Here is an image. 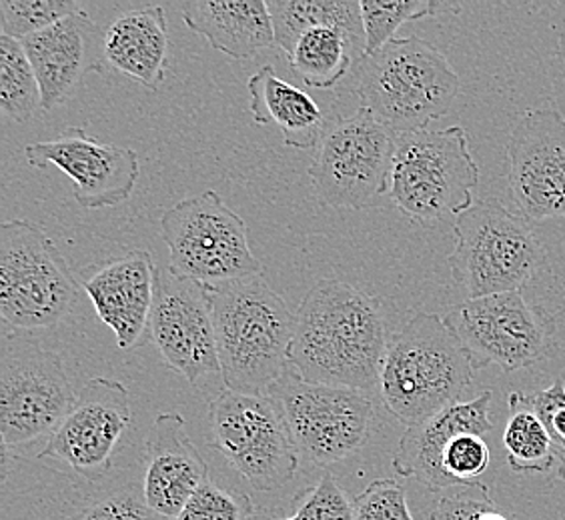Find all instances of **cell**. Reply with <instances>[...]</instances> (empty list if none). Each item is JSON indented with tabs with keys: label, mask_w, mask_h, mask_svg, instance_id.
Here are the masks:
<instances>
[{
	"label": "cell",
	"mask_w": 565,
	"mask_h": 520,
	"mask_svg": "<svg viewBox=\"0 0 565 520\" xmlns=\"http://www.w3.org/2000/svg\"><path fill=\"white\" fill-rule=\"evenodd\" d=\"M76 281L55 240L29 220L0 227V315L14 333L63 325L78 303Z\"/></svg>",
	"instance_id": "8992f818"
},
{
	"label": "cell",
	"mask_w": 565,
	"mask_h": 520,
	"mask_svg": "<svg viewBox=\"0 0 565 520\" xmlns=\"http://www.w3.org/2000/svg\"><path fill=\"white\" fill-rule=\"evenodd\" d=\"M491 397V390H486L473 401L457 402L424 423L407 426L393 456V470L402 478H417L434 492L456 487L444 470L441 456L459 434L486 436L493 431Z\"/></svg>",
	"instance_id": "44dd1931"
},
{
	"label": "cell",
	"mask_w": 565,
	"mask_h": 520,
	"mask_svg": "<svg viewBox=\"0 0 565 520\" xmlns=\"http://www.w3.org/2000/svg\"><path fill=\"white\" fill-rule=\"evenodd\" d=\"M429 520H511L490 497L483 483L444 490Z\"/></svg>",
	"instance_id": "1f68e13d"
},
{
	"label": "cell",
	"mask_w": 565,
	"mask_h": 520,
	"mask_svg": "<svg viewBox=\"0 0 565 520\" xmlns=\"http://www.w3.org/2000/svg\"><path fill=\"white\" fill-rule=\"evenodd\" d=\"M381 304L358 286L323 279L295 311L289 365L301 379L345 389H380L387 355Z\"/></svg>",
	"instance_id": "6da1fadb"
},
{
	"label": "cell",
	"mask_w": 565,
	"mask_h": 520,
	"mask_svg": "<svg viewBox=\"0 0 565 520\" xmlns=\"http://www.w3.org/2000/svg\"><path fill=\"white\" fill-rule=\"evenodd\" d=\"M473 369H527L550 355L555 323L523 299L522 291L468 299L447 316Z\"/></svg>",
	"instance_id": "5bb4252c"
},
{
	"label": "cell",
	"mask_w": 565,
	"mask_h": 520,
	"mask_svg": "<svg viewBox=\"0 0 565 520\" xmlns=\"http://www.w3.org/2000/svg\"><path fill=\"white\" fill-rule=\"evenodd\" d=\"M105 61L147 90H159L169 65V29L161 7L122 12L105 31Z\"/></svg>",
	"instance_id": "603a6c76"
},
{
	"label": "cell",
	"mask_w": 565,
	"mask_h": 520,
	"mask_svg": "<svg viewBox=\"0 0 565 520\" xmlns=\"http://www.w3.org/2000/svg\"><path fill=\"white\" fill-rule=\"evenodd\" d=\"M479 166L469 151L463 127L425 129L397 137L390 201L403 217L437 227L459 217L473 203Z\"/></svg>",
	"instance_id": "5b68a950"
},
{
	"label": "cell",
	"mask_w": 565,
	"mask_h": 520,
	"mask_svg": "<svg viewBox=\"0 0 565 520\" xmlns=\"http://www.w3.org/2000/svg\"><path fill=\"white\" fill-rule=\"evenodd\" d=\"M289 520H355L353 500L339 487L338 480L326 473L316 487L307 492L301 507L295 510Z\"/></svg>",
	"instance_id": "e575fe53"
},
{
	"label": "cell",
	"mask_w": 565,
	"mask_h": 520,
	"mask_svg": "<svg viewBox=\"0 0 565 520\" xmlns=\"http://www.w3.org/2000/svg\"><path fill=\"white\" fill-rule=\"evenodd\" d=\"M68 520H164L154 514L145 500L132 495H105L87 502Z\"/></svg>",
	"instance_id": "8d00e7d4"
},
{
	"label": "cell",
	"mask_w": 565,
	"mask_h": 520,
	"mask_svg": "<svg viewBox=\"0 0 565 520\" xmlns=\"http://www.w3.org/2000/svg\"><path fill=\"white\" fill-rule=\"evenodd\" d=\"M78 11L83 9L73 0H0V31L22 43Z\"/></svg>",
	"instance_id": "f546056e"
},
{
	"label": "cell",
	"mask_w": 565,
	"mask_h": 520,
	"mask_svg": "<svg viewBox=\"0 0 565 520\" xmlns=\"http://www.w3.org/2000/svg\"><path fill=\"white\" fill-rule=\"evenodd\" d=\"M177 9L193 33L233 61H247L277 44L265 0H189Z\"/></svg>",
	"instance_id": "7402d4cb"
},
{
	"label": "cell",
	"mask_w": 565,
	"mask_h": 520,
	"mask_svg": "<svg viewBox=\"0 0 565 520\" xmlns=\"http://www.w3.org/2000/svg\"><path fill=\"white\" fill-rule=\"evenodd\" d=\"M157 269L147 250H129L81 274L98 318L115 333L122 350L137 347L149 335Z\"/></svg>",
	"instance_id": "ac0fdd59"
},
{
	"label": "cell",
	"mask_w": 565,
	"mask_h": 520,
	"mask_svg": "<svg viewBox=\"0 0 565 520\" xmlns=\"http://www.w3.org/2000/svg\"><path fill=\"white\" fill-rule=\"evenodd\" d=\"M24 156L36 169H61L75 183L76 203L88 210L125 203L141 174L137 152L97 141L83 127H68L53 141L26 144Z\"/></svg>",
	"instance_id": "e0dca14e"
},
{
	"label": "cell",
	"mask_w": 565,
	"mask_h": 520,
	"mask_svg": "<svg viewBox=\"0 0 565 520\" xmlns=\"http://www.w3.org/2000/svg\"><path fill=\"white\" fill-rule=\"evenodd\" d=\"M76 394L65 362L31 336L4 333L0 340V433L4 448L51 438Z\"/></svg>",
	"instance_id": "8fae6325"
},
{
	"label": "cell",
	"mask_w": 565,
	"mask_h": 520,
	"mask_svg": "<svg viewBox=\"0 0 565 520\" xmlns=\"http://www.w3.org/2000/svg\"><path fill=\"white\" fill-rule=\"evenodd\" d=\"M33 65L43 110L61 107L88 73H105V31L87 12L78 11L22 41Z\"/></svg>",
	"instance_id": "d6986e66"
},
{
	"label": "cell",
	"mask_w": 565,
	"mask_h": 520,
	"mask_svg": "<svg viewBox=\"0 0 565 520\" xmlns=\"http://www.w3.org/2000/svg\"><path fill=\"white\" fill-rule=\"evenodd\" d=\"M277 520H289V519H287V517H285V519H277Z\"/></svg>",
	"instance_id": "74e56055"
},
{
	"label": "cell",
	"mask_w": 565,
	"mask_h": 520,
	"mask_svg": "<svg viewBox=\"0 0 565 520\" xmlns=\"http://www.w3.org/2000/svg\"><path fill=\"white\" fill-rule=\"evenodd\" d=\"M359 56H365V44L358 43L345 31L319 26L297 39L287 61L307 87L329 90L338 87Z\"/></svg>",
	"instance_id": "d4e9b609"
},
{
	"label": "cell",
	"mask_w": 565,
	"mask_h": 520,
	"mask_svg": "<svg viewBox=\"0 0 565 520\" xmlns=\"http://www.w3.org/2000/svg\"><path fill=\"white\" fill-rule=\"evenodd\" d=\"M149 338L164 362L193 389L217 397L225 389L218 362L213 306L205 284L157 269Z\"/></svg>",
	"instance_id": "4fadbf2b"
},
{
	"label": "cell",
	"mask_w": 565,
	"mask_h": 520,
	"mask_svg": "<svg viewBox=\"0 0 565 520\" xmlns=\"http://www.w3.org/2000/svg\"><path fill=\"white\" fill-rule=\"evenodd\" d=\"M209 480V465L179 412H159L145 441L142 500L161 519L174 520Z\"/></svg>",
	"instance_id": "ffe728a7"
},
{
	"label": "cell",
	"mask_w": 565,
	"mask_h": 520,
	"mask_svg": "<svg viewBox=\"0 0 565 520\" xmlns=\"http://www.w3.org/2000/svg\"><path fill=\"white\" fill-rule=\"evenodd\" d=\"M161 237L169 249V269L205 286L262 274V260L249 247V228L217 191L167 208Z\"/></svg>",
	"instance_id": "9c48e42d"
},
{
	"label": "cell",
	"mask_w": 565,
	"mask_h": 520,
	"mask_svg": "<svg viewBox=\"0 0 565 520\" xmlns=\"http://www.w3.org/2000/svg\"><path fill=\"white\" fill-rule=\"evenodd\" d=\"M0 109L14 122H26L43 109L41 85L21 41L0 36Z\"/></svg>",
	"instance_id": "83f0119b"
},
{
	"label": "cell",
	"mask_w": 565,
	"mask_h": 520,
	"mask_svg": "<svg viewBox=\"0 0 565 520\" xmlns=\"http://www.w3.org/2000/svg\"><path fill=\"white\" fill-rule=\"evenodd\" d=\"M441 11H454V7L431 0H361L363 31H365V56L380 55L383 46L392 43L397 29L409 21L431 19Z\"/></svg>",
	"instance_id": "f1b7e54d"
},
{
	"label": "cell",
	"mask_w": 565,
	"mask_h": 520,
	"mask_svg": "<svg viewBox=\"0 0 565 520\" xmlns=\"http://www.w3.org/2000/svg\"><path fill=\"white\" fill-rule=\"evenodd\" d=\"M397 137L361 107L329 120L309 166L319 201L351 210L383 205L390 198Z\"/></svg>",
	"instance_id": "ba28073f"
},
{
	"label": "cell",
	"mask_w": 565,
	"mask_h": 520,
	"mask_svg": "<svg viewBox=\"0 0 565 520\" xmlns=\"http://www.w3.org/2000/svg\"><path fill=\"white\" fill-rule=\"evenodd\" d=\"M510 419L503 431V446L513 473H547L555 465L554 446L542 416L525 401V392H511Z\"/></svg>",
	"instance_id": "4316f807"
},
{
	"label": "cell",
	"mask_w": 565,
	"mask_h": 520,
	"mask_svg": "<svg viewBox=\"0 0 565 520\" xmlns=\"http://www.w3.org/2000/svg\"><path fill=\"white\" fill-rule=\"evenodd\" d=\"M275 43L289 55L301 34L331 26L365 44L363 14L358 0H273L269 2Z\"/></svg>",
	"instance_id": "484cf974"
},
{
	"label": "cell",
	"mask_w": 565,
	"mask_h": 520,
	"mask_svg": "<svg viewBox=\"0 0 565 520\" xmlns=\"http://www.w3.org/2000/svg\"><path fill=\"white\" fill-rule=\"evenodd\" d=\"M451 277L468 299L522 291L544 260L530 223L498 201H479L454 223Z\"/></svg>",
	"instance_id": "52a82bcc"
},
{
	"label": "cell",
	"mask_w": 565,
	"mask_h": 520,
	"mask_svg": "<svg viewBox=\"0 0 565 520\" xmlns=\"http://www.w3.org/2000/svg\"><path fill=\"white\" fill-rule=\"evenodd\" d=\"M358 93L361 109L395 134L429 129L454 107L461 80L446 55L419 36L393 39L380 55L363 56Z\"/></svg>",
	"instance_id": "277c9868"
},
{
	"label": "cell",
	"mask_w": 565,
	"mask_h": 520,
	"mask_svg": "<svg viewBox=\"0 0 565 520\" xmlns=\"http://www.w3.org/2000/svg\"><path fill=\"white\" fill-rule=\"evenodd\" d=\"M490 446L481 434H459L441 456L444 470L456 487L478 485L479 478L490 468Z\"/></svg>",
	"instance_id": "d6a6232c"
},
{
	"label": "cell",
	"mask_w": 565,
	"mask_h": 520,
	"mask_svg": "<svg viewBox=\"0 0 565 520\" xmlns=\"http://www.w3.org/2000/svg\"><path fill=\"white\" fill-rule=\"evenodd\" d=\"M207 443L259 492L289 485L301 461L271 397L233 390L213 397L209 401Z\"/></svg>",
	"instance_id": "7c38bea8"
},
{
	"label": "cell",
	"mask_w": 565,
	"mask_h": 520,
	"mask_svg": "<svg viewBox=\"0 0 565 520\" xmlns=\"http://www.w3.org/2000/svg\"><path fill=\"white\" fill-rule=\"evenodd\" d=\"M253 517L255 507L247 495L218 487L209 478L174 520H249Z\"/></svg>",
	"instance_id": "4dcf8cb0"
},
{
	"label": "cell",
	"mask_w": 565,
	"mask_h": 520,
	"mask_svg": "<svg viewBox=\"0 0 565 520\" xmlns=\"http://www.w3.org/2000/svg\"><path fill=\"white\" fill-rule=\"evenodd\" d=\"M525 401L542 416L554 446L557 478L565 480V382L555 379L552 387L525 394Z\"/></svg>",
	"instance_id": "d590c367"
},
{
	"label": "cell",
	"mask_w": 565,
	"mask_h": 520,
	"mask_svg": "<svg viewBox=\"0 0 565 520\" xmlns=\"http://www.w3.org/2000/svg\"><path fill=\"white\" fill-rule=\"evenodd\" d=\"M511 196L527 223L565 218V117L552 105L525 110L510 141Z\"/></svg>",
	"instance_id": "2e32d148"
},
{
	"label": "cell",
	"mask_w": 565,
	"mask_h": 520,
	"mask_svg": "<svg viewBox=\"0 0 565 520\" xmlns=\"http://www.w3.org/2000/svg\"><path fill=\"white\" fill-rule=\"evenodd\" d=\"M207 291L225 389L269 397L273 384L291 367L295 313L262 274Z\"/></svg>",
	"instance_id": "7a4b0ae2"
},
{
	"label": "cell",
	"mask_w": 565,
	"mask_h": 520,
	"mask_svg": "<svg viewBox=\"0 0 565 520\" xmlns=\"http://www.w3.org/2000/svg\"><path fill=\"white\" fill-rule=\"evenodd\" d=\"M473 372L468 350L449 321L417 313L390 336L381 370V401L397 421L415 426L463 402Z\"/></svg>",
	"instance_id": "3957f363"
},
{
	"label": "cell",
	"mask_w": 565,
	"mask_h": 520,
	"mask_svg": "<svg viewBox=\"0 0 565 520\" xmlns=\"http://www.w3.org/2000/svg\"><path fill=\"white\" fill-rule=\"evenodd\" d=\"M355 520H415L402 483L377 478L353 499Z\"/></svg>",
	"instance_id": "836d02e7"
},
{
	"label": "cell",
	"mask_w": 565,
	"mask_h": 520,
	"mask_svg": "<svg viewBox=\"0 0 565 520\" xmlns=\"http://www.w3.org/2000/svg\"><path fill=\"white\" fill-rule=\"evenodd\" d=\"M131 419V394L122 382L103 377L87 380L39 461L58 463L76 477L97 483L109 473Z\"/></svg>",
	"instance_id": "9a60e30c"
},
{
	"label": "cell",
	"mask_w": 565,
	"mask_h": 520,
	"mask_svg": "<svg viewBox=\"0 0 565 520\" xmlns=\"http://www.w3.org/2000/svg\"><path fill=\"white\" fill-rule=\"evenodd\" d=\"M250 117L262 127H275L287 147L297 151L316 149L327 127L316 98L277 75L275 66L263 65L250 75Z\"/></svg>",
	"instance_id": "cb8c5ba5"
},
{
	"label": "cell",
	"mask_w": 565,
	"mask_h": 520,
	"mask_svg": "<svg viewBox=\"0 0 565 520\" xmlns=\"http://www.w3.org/2000/svg\"><path fill=\"white\" fill-rule=\"evenodd\" d=\"M297 453L313 465H335L370 441L375 416L370 392L301 379L289 367L269 390Z\"/></svg>",
	"instance_id": "30bf717a"
}]
</instances>
